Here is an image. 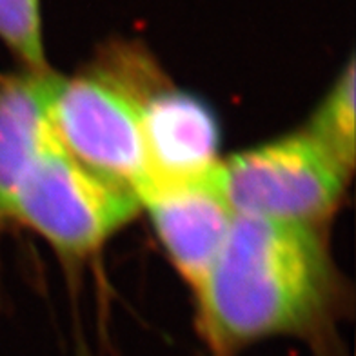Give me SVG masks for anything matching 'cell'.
<instances>
[{"instance_id":"2","label":"cell","mask_w":356,"mask_h":356,"mask_svg":"<svg viewBox=\"0 0 356 356\" xmlns=\"http://www.w3.org/2000/svg\"><path fill=\"white\" fill-rule=\"evenodd\" d=\"M209 175L234 216L300 225L333 211L349 177L304 131L218 160Z\"/></svg>"},{"instance_id":"6","label":"cell","mask_w":356,"mask_h":356,"mask_svg":"<svg viewBox=\"0 0 356 356\" xmlns=\"http://www.w3.org/2000/svg\"><path fill=\"white\" fill-rule=\"evenodd\" d=\"M140 115L153 178L189 180L218 162V124L200 99L164 91L140 104Z\"/></svg>"},{"instance_id":"7","label":"cell","mask_w":356,"mask_h":356,"mask_svg":"<svg viewBox=\"0 0 356 356\" xmlns=\"http://www.w3.org/2000/svg\"><path fill=\"white\" fill-rule=\"evenodd\" d=\"M60 79L47 67L0 84V215H8L15 191L35 162L58 144L49 106Z\"/></svg>"},{"instance_id":"4","label":"cell","mask_w":356,"mask_h":356,"mask_svg":"<svg viewBox=\"0 0 356 356\" xmlns=\"http://www.w3.org/2000/svg\"><path fill=\"white\" fill-rule=\"evenodd\" d=\"M49 117L62 147L97 175L135 197L153 180L140 104L109 80L62 76Z\"/></svg>"},{"instance_id":"8","label":"cell","mask_w":356,"mask_h":356,"mask_svg":"<svg viewBox=\"0 0 356 356\" xmlns=\"http://www.w3.org/2000/svg\"><path fill=\"white\" fill-rule=\"evenodd\" d=\"M355 60L347 62L304 129L347 175L355 165Z\"/></svg>"},{"instance_id":"9","label":"cell","mask_w":356,"mask_h":356,"mask_svg":"<svg viewBox=\"0 0 356 356\" xmlns=\"http://www.w3.org/2000/svg\"><path fill=\"white\" fill-rule=\"evenodd\" d=\"M0 38L28 70H47L40 0H0Z\"/></svg>"},{"instance_id":"5","label":"cell","mask_w":356,"mask_h":356,"mask_svg":"<svg viewBox=\"0 0 356 356\" xmlns=\"http://www.w3.org/2000/svg\"><path fill=\"white\" fill-rule=\"evenodd\" d=\"M209 173L189 180L153 178L136 195L173 266L197 295L234 220V213L216 191Z\"/></svg>"},{"instance_id":"3","label":"cell","mask_w":356,"mask_h":356,"mask_svg":"<svg viewBox=\"0 0 356 356\" xmlns=\"http://www.w3.org/2000/svg\"><path fill=\"white\" fill-rule=\"evenodd\" d=\"M138 207L135 193L76 162L58 142L22 178L8 216L62 253L86 254L133 220Z\"/></svg>"},{"instance_id":"1","label":"cell","mask_w":356,"mask_h":356,"mask_svg":"<svg viewBox=\"0 0 356 356\" xmlns=\"http://www.w3.org/2000/svg\"><path fill=\"white\" fill-rule=\"evenodd\" d=\"M329 291V257L311 225L234 216L197 296L211 346L231 353L311 327Z\"/></svg>"}]
</instances>
